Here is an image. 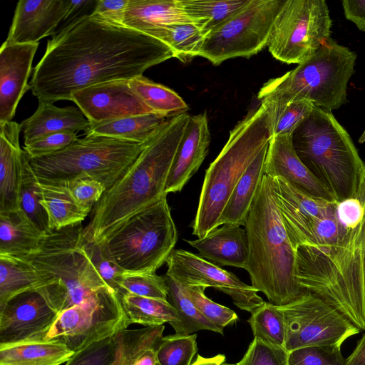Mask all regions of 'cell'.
Wrapping results in <instances>:
<instances>
[{
  "label": "cell",
  "mask_w": 365,
  "mask_h": 365,
  "mask_svg": "<svg viewBox=\"0 0 365 365\" xmlns=\"http://www.w3.org/2000/svg\"><path fill=\"white\" fill-rule=\"evenodd\" d=\"M171 58L173 51L160 40L83 15L48 41L29 85L38 101H71L82 88L130 80Z\"/></svg>",
  "instance_id": "1"
},
{
  "label": "cell",
  "mask_w": 365,
  "mask_h": 365,
  "mask_svg": "<svg viewBox=\"0 0 365 365\" xmlns=\"http://www.w3.org/2000/svg\"><path fill=\"white\" fill-rule=\"evenodd\" d=\"M190 115L170 118L160 127L128 169L103 194L91 211L83 237L101 243L131 216L165 195V185Z\"/></svg>",
  "instance_id": "2"
},
{
  "label": "cell",
  "mask_w": 365,
  "mask_h": 365,
  "mask_svg": "<svg viewBox=\"0 0 365 365\" xmlns=\"http://www.w3.org/2000/svg\"><path fill=\"white\" fill-rule=\"evenodd\" d=\"M356 198L363 209L359 224L347 230L335 246L326 249L298 247L295 277L307 293L323 299L365 331V165Z\"/></svg>",
  "instance_id": "3"
},
{
  "label": "cell",
  "mask_w": 365,
  "mask_h": 365,
  "mask_svg": "<svg viewBox=\"0 0 365 365\" xmlns=\"http://www.w3.org/2000/svg\"><path fill=\"white\" fill-rule=\"evenodd\" d=\"M245 228L249 244L245 269L251 285L277 307L291 304L307 294L295 277V250L282 220L269 176L262 178Z\"/></svg>",
  "instance_id": "4"
},
{
  "label": "cell",
  "mask_w": 365,
  "mask_h": 365,
  "mask_svg": "<svg viewBox=\"0 0 365 365\" xmlns=\"http://www.w3.org/2000/svg\"><path fill=\"white\" fill-rule=\"evenodd\" d=\"M272 136V119L263 103L230 130L225 146L206 170L192 235L201 238L219 227L222 211L239 180Z\"/></svg>",
  "instance_id": "5"
},
{
  "label": "cell",
  "mask_w": 365,
  "mask_h": 365,
  "mask_svg": "<svg viewBox=\"0 0 365 365\" xmlns=\"http://www.w3.org/2000/svg\"><path fill=\"white\" fill-rule=\"evenodd\" d=\"M83 231L81 223L51 231L23 259L41 275L44 284L37 291L58 313L112 290L83 249Z\"/></svg>",
  "instance_id": "6"
},
{
  "label": "cell",
  "mask_w": 365,
  "mask_h": 365,
  "mask_svg": "<svg viewBox=\"0 0 365 365\" xmlns=\"http://www.w3.org/2000/svg\"><path fill=\"white\" fill-rule=\"evenodd\" d=\"M356 58L353 51L330 38L294 69L265 83L257 98L268 107L272 119L299 100L329 111L338 109L346 102Z\"/></svg>",
  "instance_id": "7"
},
{
  "label": "cell",
  "mask_w": 365,
  "mask_h": 365,
  "mask_svg": "<svg viewBox=\"0 0 365 365\" xmlns=\"http://www.w3.org/2000/svg\"><path fill=\"white\" fill-rule=\"evenodd\" d=\"M292 140L299 158L336 202L356 197L364 164L331 111L314 106Z\"/></svg>",
  "instance_id": "8"
},
{
  "label": "cell",
  "mask_w": 365,
  "mask_h": 365,
  "mask_svg": "<svg viewBox=\"0 0 365 365\" xmlns=\"http://www.w3.org/2000/svg\"><path fill=\"white\" fill-rule=\"evenodd\" d=\"M144 146L110 137L86 135L56 153L29 157V164L41 184L64 185L89 178L107 190L133 163Z\"/></svg>",
  "instance_id": "9"
},
{
  "label": "cell",
  "mask_w": 365,
  "mask_h": 365,
  "mask_svg": "<svg viewBox=\"0 0 365 365\" xmlns=\"http://www.w3.org/2000/svg\"><path fill=\"white\" fill-rule=\"evenodd\" d=\"M167 195L131 216L103 242L126 273H155L175 250L178 231Z\"/></svg>",
  "instance_id": "10"
},
{
  "label": "cell",
  "mask_w": 365,
  "mask_h": 365,
  "mask_svg": "<svg viewBox=\"0 0 365 365\" xmlns=\"http://www.w3.org/2000/svg\"><path fill=\"white\" fill-rule=\"evenodd\" d=\"M272 180L282 220L294 250L299 246L326 249L342 240L347 230L338 218L337 202L313 197L281 177Z\"/></svg>",
  "instance_id": "11"
},
{
  "label": "cell",
  "mask_w": 365,
  "mask_h": 365,
  "mask_svg": "<svg viewBox=\"0 0 365 365\" xmlns=\"http://www.w3.org/2000/svg\"><path fill=\"white\" fill-rule=\"evenodd\" d=\"M331 26L325 1L284 0L267 46L276 59L299 64L331 38Z\"/></svg>",
  "instance_id": "12"
},
{
  "label": "cell",
  "mask_w": 365,
  "mask_h": 365,
  "mask_svg": "<svg viewBox=\"0 0 365 365\" xmlns=\"http://www.w3.org/2000/svg\"><path fill=\"white\" fill-rule=\"evenodd\" d=\"M284 0L249 3L205 36L198 56L213 65L236 57H250L267 46L275 19Z\"/></svg>",
  "instance_id": "13"
},
{
  "label": "cell",
  "mask_w": 365,
  "mask_h": 365,
  "mask_svg": "<svg viewBox=\"0 0 365 365\" xmlns=\"http://www.w3.org/2000/svg\"><path fill=\"white\" fill-rule=\"evenodd\" d=\"M128 327L119 295L108 289L59 313L43 340L60 342L76 352Z\"/></svg>",
  "instance_id": "14"
},
{
  "label": "cell",
  "mask_w": 365,
  "mask_h": 365,
  "mask_svg": "<svg viewBox=\"0 0 365 365\" xmlns=\"http://www.w3.org/2000/svg\"><path fill=\"white\" fill-rule=\"evenodd\" d=\"M280 308L286 321L288 352L307 346H341L361 331L339 311L310 293Z\"/></svg>",
  "instance_id": "15"
},
{
  "label": "cell",
  "mask_w": 365,
  "mask_h": 365,
  "mask_svg": "<svg viewBox=\"0 0 365 365\" xmlns=\"http://www.w3.org/2000/svg\"><path fill=\"white\" fill-rule=\"evenodd\" d=\"M166 264L165 274L182 287H213L229 295L240 309L252 313L264 302L252 285L193 252L175 249Z\"/></svg>",
  "instance_id": "16"
},
{
  "label": "cell",
  "mask_w": 365,
  "mask_h": 365,
  "mask_svg": "<svg viewBox=\"0 0 365 365\" xmlns=\"http://www.w3.org/2000/svg\"><path fill=\"white\" fill-rule=\"evenodd\" d=\"M58 314L37 290L13 297L0 305V345L43 340Z\"/></svg>",
  "instance_id": "17"
},
{
  "label": "cell",
  "mask_w": 365,
  "mask_h": 365,
  "mask_svg": "<svg viewBox=\"0 0 365 365\" xmlns=\"http://www.w3.org/2000/svg\"><path fill=\"white\" fill-rule=\"evenodd\" d=\"M129 80L113 81L82 88L71 95L91 123L154 113L130 87Z\"/></svg>",
  "instance_id": "18"
},
{
  "label": "cell",
  "mask_w": 365,
  "mask_h": 365,
  "mask_svg": "<svg viewBox=\"0 0 365 365\" xmlns=\"http://www.w3.org/2000/svg\"><path fill=\"white\" fill-rule=\"evenodd\" d=\"M91 1L20 0L4 43H38L43 38L54 35L61 21Z\"/></svg>",
  "instance_id": "19"
},
{
  "label": "cell",
  "mask_w": 365,
  "mask_h": 365,
  "mask_svg": "<svg viewBox=\"0 0 365 365\" xmlns=\"http://www.w3.org/2000/svg\"><path fill=\"white\" fill-rule=\"evenodd\" d=\"M38 43L7 44L0 48V123L12 120L28 83Z\"/></svg>",
  "instance_id": "20"
},
{
  "label": "cell",
  "mask_w": 365,
  "mask_h": 365,
  "mask_svg": "<svg viewBox=\"0 0 365 365\" xmlns=\"http://www.w3.org/2000/svg\"><path fill=\"white\" fill-rule=\"evenodd\" d=\"M292 134L272 136L264 165V175L281 177L300 191L318 199L336 202L334 196L311 173L297 156Z\"/></svg>",
  "instance_id": "21"
},
{
  "label": "cell",
  "mask_w": 365,
  "mask_h": 365,
  "mask_svg": "<svg viewBox=\"0 0 365 365\" xmlns=\"http://www.w3.org/2000/svg\"><path fill=\"white\" fill-rule=\"evenodd\" d=\"M210 133L206 112L190 115L168 178L165 192H180L198 170L209 150Z\"/></svg>",
  "instance_id": "22"
},
{
  "label": "cell",
  "mask_w": 365,
  "mask_h": 365,
  "mask_svg": "<svg viewBox=\"0 0 365 365\" xmlns=\"http://www.w3.org/2000/svg\"><path fill=\"white\" fill-rule=\"evenodd\" d=\"M184 23L195 24L180 0H129L122 24L163 41L170 26Z\"/></svg>",
  "instance_id": "23"
},
{
  "label": "cell",
  "mask_w": 365,
  "mask_h": 365,
  "mask_svg": "<svg viewBox=\"0 0 365 365\" xmlns=\"http://www.w3.org/2000/svg\"><path fill=\"white\" fill-rule=\"evenodd\" d=\"M202 258L222 266L245 269L248 259L247 231L240 225L224 224L206 236L186 240Z\"/></svg>",
  "instance_id": "24"
},
{
  "label": "cell",
  "mask_w": 365,
  "mask_h": 365,
  "mask_svg": "<svg viewBox=\"0 0 365 365\" xmlns=\"http://www.w3.org/2000/svg\"><path fill=\"white\" fill-rule=\"evenodd\" d=\"M38 102L34 114L20 123L24 145L53 133L82 130L86 134L88 132L91 123L79 108H59L51 103Z\"/></svg>",
  "instance_id": "25"
},
{
  "label": "cell",
  "mask_w": 365,
  "mask_h": 365,
  "mask_svg": "<svg viewBox=\"0 0 365 365\" xmlns=\"http://www.w3.org/2000/svg\"><path fill=\"white\" fill-rule=\"evenodd\" d=\"M20 124L0 123V212L19 209Z\"/></svg>",
  "instance_id": "26"
},
{
  "label": "cell",
  "mask_w": 365,
  "mask_h": 365,
  "mask_svg": "<svg viewBox=\"0 0 365 365\" xmlns=\"http://www.w3.org/2000/svg\"><path fill=\"white\" fill-rule=\"evenodd\" d=\"M44 235L21 209L0 212V255L24 259L38 249Z\"/></svg>",
  "instance_id": "27"
},
{
  "label": "cell",
  "mask_w": 365,
  "mask_h": 365,
  "mask_svg": "<svg viewBox=\"0 0 365 365\" xmlns=\"http://www.w3.org/2000/svg\"><path fill=\"white\" fill-rule=\"evenodd\" d=\"M268 145L262 149L235 186L219 220V226L224 224L245 225L264 175Z\"/></svg>",
  "instance_id": "28"
},
{
  "label": "cell",
  "mask_w": 365,
  "mask_h": 365,
  "mask_svg": "<svg viewBox=\"0 0 365 365\" xmlns=\"http://www.w3.org/2000/svg\"><path fill=\"white\" fill-rule=\"evenodd\" d=\"M74 351L53 341H28L0 345V365H61Z\"/></svg>",
  "instance_id": "29"
},
{
  "label": "cell",
  "mask_w": 365,
  "mask_h": 365,
  "mask_svg": "<svg viewBox=\"0 0 365 365\" xmlns=\"http://www.w3.org/2000/svg\"><path fill=\"white\" fill-rule=\"evenodd\" d=\"M168 118L156 113H150L91 123L86 135H101L136 143H145Z\"/></svg>",
  "instance_id": "30"
},
{
  "label": "cell",
  "mask_w": 365,
  "mask_h": 365,
  "mask_svg": "<svg viewBox=\"0 0 365 365\" xmlns=\"http://www.w3.org/2000/svg\"><path fill=\"white\" fill-rule=\"evenodd\" d=\"M40 185L41 203L51 231L81 223L92 211L78 203L64 185Z\"/></svg>",
  "instance_id": "31"
},
{
  "label": "cell",
  "mask_w": 365,
  "mask_h": 365,
  "mask_svg": "<svg viewBox=\"0 0 365 365\" xmlns=\"http://www.w3.org/2000/svg\"><path fill=\"white\" fill-rule=\"evenodd\" d=\"M43 284L41 275L26 260L0 255V305L20 293L38 290Z\"/></svg>",
  "instance_id": "32"
},
{
  "label": "cell",
  "mask_w": 365,
  "mask_h": 365,
  "mask_svg": "<svg viewBox=\"0 0 365 365\" xmlns=\"http://www.w3.org/2000/svg\"><path fill=\"white\" fill-rule=\"evenodd\" d=\"M164 277L168 286V302L178 316V320L170 323L176 334L190 335L200 330L223 334L224 329L212 324L200 313L181 284L167 274Z\"/></svg>",
  "instance_id": "33"
},
{
  "label": "cell",
  "mask_w": 365,
  "mask_h": 365,
  "mask_svg": "<svg viewBox=\"0 0 365 365\" xmlns=\"http://www.w3.org/2000/svg\"><path fill=\"white\" fill-rule=\"evenodd\" d=\"M127 324L156 327L178 319L177 311L168 301L148 298L129 293L120 295Z\"/></svg>",
  "instance_id": "34"
},
{
  "label": "cell",
  "mask_w": 365,
  "mask_h": 365,
  "mask_svg": "<svg viewBox=\"0 0 365 365\" xmlns=\"http://www.w3.org/2000/svg\"><path fill=\"white\" fill-rule=\"evenodd\" d=\"M130 87L154 112L170 118L189 109L185 101L173 90L141 75L128 81Z\"/></svg>",
  "instance_id": "35"
},
{
  "label": "cell",
  "mask_w": 365,
  "mask_h": 365,
  "mask_svg": "<svg viewBox=\"0 0 365 365\" xmlns=\"http://www.w3.org/2000/svg\"><path fill=\"white\" fill-rule=\"evenodd\" d=\"M41 185L30 164L29 158L22 149L19 181V209L45 235L49 229L48 216L41 203Z\"/></svg>",
  "instance_id": "36"
},
{
  "label": "cell",
  "mask_w": 365,
  "mask_h": 365,
  "mask_svg": "<svg viewBox=\"0 0 365 365\" xmlns=\"http://www.w3.org/2000/svg\"><path fill=\"white\" fill-rule=\"evenodd\" d=\"M187 15L208 34L245 6L250 0H180Z\"/></svg>",
  "instance_id": "37"
},
{
  "label": "cell",
  "mask_w": 365,
  "mask_h": 365,
  "mask_svg": "<svg viewBox=\"0 0 365 365\" xmlns=\"http://www.w3.org/2000/svg\"><path fill=\"white\" fill-rule=\"evenodd\" d=\"M254 338L285 348L287 327L280 307L264 302L248 319Z\"/></svg>",
  "instance_id": "38"
},
{
  "label": "cell",
  "mask_w": 365,
  "mask_h": 365,
  "mask_svg": "<svg viewBox=\"0 0 365 365\" xmlns=\"http://www.w3.org/2000/svg\"><path fill=\"white\" fill-rule=\"evenodd\" d=\"M125 329L74 352L65 365H114L118 360Z\"/></svg>",
  "instance_id": "39"
},
{
  "label": "cell",
  "mask_w": 365,
  "mask_h": 365,
  "mask_svg": "<svg viewBox=\"0 0 365 365\" xmlns=\"http://www.w3.org/2000/svg\"><path fill=\"white\" fill-rule=\"evenodd\" d=\"M205 36L197 24L184 23L170 26L163 41L172 49L175 58L187 63L198 56Z\"/></svg>",
  "instance_id": "40"
},
{
  "label": "cell",
  "mask_w": 365,
  "mask_h": 365,
  "mask_svg": "<svg viewBox=\"0 0 365 365\" xmlns=\"http://www.w3.org/2000/svg\"><path fill=\"white\" fill-rule=\"evenodd\" d=\"M197 334L163 336L155 347L159 365H191L197 352Z\"/></svg>",
  "instance_id": "41"
},
{
  "label": "cell",
  "mask_w": 365,
  "mask_h": 365,
  "mask_svg": "<svg viewBox=\"0 0 365 365\" xmlns=\"http://www.w3.org/2000/svg\"><path fill=\"white\" fill-rule=\"evenodd\" d=\"M82 247L106 284L119 296L124 294L120 281L125 272L111 256L105 243L87 240L83 236Z\"/></svg>",
  "instance_id": "42"
},
{
  "label": "cell",
  "mask_w": 365,
  "mask_h": 365,
  "mask_svg": "<svg viewBox=\"0 0 365 365\" xmlns=\"http://www.w3.org/2000/svg\"><path fill=\"white\" fill-rule=\"evenodd\" d=\"M125 294L168 300V286L164 276L155 273H125L120 281Z\"/></svg>",
  "instance_id": "43"
},
{
  "label": "cell",
  "mask_w": 365,
  "mask_h": 365,
  "mask_svg": "<svg viewBox=\"0 0 365 365\" xmlns=\"http://www.w3.org/2000/svg\"><path fill=\"white\" fill-rule=\"evenodd\" d=\"M187 294L200 313L210 322L224 329L238 320L237 314L230 308L215 302L205 294V287H183Z\"/></svg>",
  "instance_id": "44"
},
{
  "label": "cell",
  "mask_w": 365,
  "mask_h": 365,
  "mask_svg": "<svg viewBox=\"0 0 365 365\" xmlns=\"http://www.w3.org/2000/svg\"><path fill=\"white\" fill-rule=\"evenodd\" d=\"M341 346H307L288 354V365H344Z\"/></svg>",
  "instance_id": "45"
},
{
  "label": "cell",
  "mask_w": 365,
  "mask_h": 365,
  "mask_svg": "<svg viewBox=\"0 0 365 365\" xmlns=\"http://www.w3.org/2000/svg\"><path fill=\"white\" fill-rule=\"evenodd\" d=\"M288 354L284 347L254 338L236 365H288Z\"/></svg>",
  "instance_id": "46"
},
{
  "label": "cell",
  "mask_w": 365,
  "mask_h": 365,
  "mask_svg": "<svg viewBox=\"0 0 365 365\" xmlns=\"http://www.w3.org/2000/svg\"><path fill=\"white\" fill-rule=\"evenodd\" d=\"M314 106L306 100L291 102L272 119V136L292 134Z\"/></svg>",
  "instance_id": "47"
},
{
  "label": "cell",
  "mask_w": 365,
  "mask_h": 365,
  "mask_svg": "<svg viewBox=\"0 0 365 365\" xmlns=\"http://www.w3.org/2000/svg\"><path fill=\"white\" fill-rule=\"evenodd\" d=\"M72 197L83 207L93 210L106 188L92 178H77L64 184Z\"/></svg>",
  "instance_id": "48"
},
{
  "label": "cell",
  "mask_w": 365,
  "mask_h": 365,
  "mask_svg": "<svg viewBox=\"0 0 365 365\" xmlns=\"http://www.w3.org/2000/svg\"><path fill=\"white\" fill-rule=\"evenodd\" d=\"M78 138L76 133L73 132L53 133L24 145V150L30 158L41 157L66 148Z\"/></svg>",
  "instance_id": "49"
},
{
  "label": "cell",
  "mask_w": 365,
  "mask_h": 365,
  "mask_svg": "<svg viewBox=\"0 0 365 365\" xmlns=\"http://www.w3.org/2000/svg\"><path fill=\"white\" fill-rule=\"evenodd\" d=\"M129 0H98L91 16L111 24L121 25Z\"/></svg>",
  "instance_id": "50"
},
{
  "label": "cell",
  "mask_w": 365,
  "mask_h": 365,
  "mask_svg": "<svg viewBox=\"0 0 365 365\" xmlns=\"http://www.w3.org/2000/svg\"><path fill=\"white\" fill-rule=\"evenodd\" d=\"M336 211L340 222L347 230L354 228L362 218V206L356 197L337 202Z\"/></svg>",
  "instance_id": "51"
},
{
  "label": "cell",
  "mask_w": 365,
  "mask_h": 365,
  "mask_svg": "<svg viewBox=\"0 0 365 365\" xmlns=\"http://www.w3.org/2000/svg\"><path fill=\"white\" fill-rule=\"evenodd\" d=\"M341 4L346 19L365 31V0H344Z\"/></svg>",
  "instance_id": "52"
},
{
  "label": "cell",
  "mask_w": 365,
  "mask_h": 365,
  "mask_svg": "<svg viewBox=\"0 0 365 365\" xmlns=\"http://www.w3.org/2000/svg\"><path fill=\"white\" fill-rule=\"evenodd\" d=\"M344 365H365V333L352 353L345 359Z\"/></svg>",
  "instance_id": "53"
},
{
  "label": "cell",
  "mask_w": 365,
  "mask_h": 365,
  "mask_svg": "<svg viewBox=\"0 0 365 365\" xmlns=\"http://www.w3.org/2000/svg\"><path fill=\"white\" fill-rule=\"evenodd\" d=\"M155 347L144 350L131 365H157Z\"/></svg>",
  "instance_id": "54"
},
{
  "label": "cell",
  "mask_w": 365,
  "mask_h": 365,
  "mask_svg": "<svg viewBox=\"0 0 365 365\" xmlns=\"http://www.w3.org/2000/svg\"><path fill=\"white\" fill-rule=\"evenodd\" d=\"M224 362H225V356L223 354H217L210 358L198 355L191 365H221Z\"/></svg>",
  "instance_id": "55"
},
{
  "label": "cell",
  "mask_w": 365,
  "mask_h": 365,
  "mask_svg": "<svg viewBox=\"0 0 365 365\" xmlns=\"http://www.w3.org/2000/svg\"><path fill=\"white\" fill-rule=\"evenodd\" d=\"M359 142L361 143H363L364 142H365V129H364L363 133L361 134V135L360 136V138L359 139Z\"/></svg>",
  "instance_id": "56"
},
{
  "label": "cell",
  "mask_w": 365,
  "mask_h": 365,
  "mask_svg": "<svg viewBox=\"0 0 365 365\" xmlns=\"http://www.w3.org/2000/svg\"><path fill=\"white\" fill-rule=\"evenodd\" d=\"M364 307H365V272L364 276Z\"/></svg>",
  "instance_id": "57"
},
{
  "label": "cell",
  "mask_w": 365,
  "mask_h": 365,
  "mask_svg": "<svg viewBox=\"0 0 365 365\" xmlns=\"http://www.w3.org/2000/svg\"><path fill=\"white\" fill-rule=\"evenodd\" d=\"M221 365H236V364H229V363L224 362Z\"/></svg>",
  "instance_id": "58"
},
{
  "label": "cell",
  "mask_w": 365,
  "mask_h": 365,
  "mask_svg": "<svg viewBox=\"0 0 365 365\" xmlns=\"http://www.w3.org/2000/svg\"><path fill=\"white\" fill-rule=\"evenodd\" d=\"M157 365H159L158 364H157Z\"/></svg>",
  "instance_id": "59"
}]
</instances>
